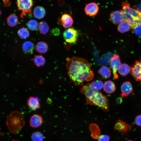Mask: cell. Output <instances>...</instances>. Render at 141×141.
<instances>
[{
	"label": "cell",
	"instance_id": "cell-1",
	"mask_svg": "<svg viewBox=\"0 0 141 141\" xmlns=\"http://www.w3.org/2000/svg\"><path fill=\"white\" fill-rule=\"evenodd\" d=\"M67 73L72 82L76 86H82L84 81L92 80L94 77L91 66L86 60L74 56L67 58Z\"/></svg>",
	"mask_w": 141,
	"mask_h": 141
},
{
	"label": "cell",
	"instance_id": "cell-2",
	"mask_svg": "<svg viewBox=\"0 0 141 141\" xmlns=\"http://www.w3.org/2000/svg\"><path fill=\"white\" fill-rule=\"evenodd\" d=\"M80 90L85 95L88 104L97 106L104 111H109V104L107 97L101 92L93 89L90 83L81 86Z\"/></svg>",
	"mask_w": 141,
	"mask_h": 141
},
{
	"label": "cell",
	"instance_id": "cell-3",
	"mask_svg": "<svg viewBox=\"0 0 141 141\" xmlns=\"http://www.w3.org/2000/svg\"><path fill=\"white\" fill-rule=\"evenodd\" d=\"M126 21L131 28L133 29L137 25L141 23V11L132 8L127 2H123L121 4Z\"/></svg>",
	"mask_w": 141,
	"mask_h": 141
},
{
	"label": "cell",
	"instance_id": "cell-4",
	"mask_svg": "<svg viewBox=\"0 0 141 141\" xmlns=\"http://www.w3.org/2000/svg\"><path fill=\"white\" fill-rule=\"evenodd\" d=\"M6 123L10 132L16 134L25 125L24 116L19 111H13L8 116Z\"/></svg>",
	"mask_w": 141,
	"mask_h": 141
},
{
	"label": "cell",
	"instance_id": "cell-5",
	"mask_svg": "<svg viewBox=\"0 0 141 141\" xmlns=\"http://www.w3.org/2000/svg\"><path fill=\"white\" fill-rule=\"evenodd\" d=\"M18 10L21 12L20 17L23 18L26 14L32 15V9L33 5V0H16Z\"/></svg>",
	"mask_w": 141,
	"mask_h": 141
},
{
	"label": "cell",
	"instance_id": "cell-6",
	"mask_svg": "<svg viewBox=\"0 0 141 141\" xmlns=\"http://www.w3.org/2000/svg\"><path fill=\"white\" fill-rule=\"evenodd\" d=\"M78 36V31L73 28L67 29L64 32L63 36L64 40L70 44L76 43Z\"/></svg>",
	"mask_w": 141,
	"mask_h": 141
},
{
	"label": "cell",
	"instance_id": "cell-7",
	"mask_svg": "<svg viewBox=\"0 0 141 141\" xmlns=\"http://www.w3.org/2000/svg\"><path fill=\"white\" fill-rule=\"evenodd\" d=\"M121 65L119 56L116 54L114 55L110 58V66L112 70L114 77L115 79L118 78V75L117 72Z\"/></svg>",
	"mask_w": 141,
	"mask_h": 141
},
{
	"label": "cell",
	"instance_id": "cell-8",
	"mask_svg": "<svg viewBox=\"0 0 141 141\" xmlns=\"http://www.w3.org/2000/svg\"><path fill=\"white\" fill-rule=\"evenodd\" d=\"M130 73L136 81H141V60L135 61L131 67Z\"/></svg>",
	"mask_w": 141,
	"mask_h": 141
},
{
	"label": "cell",
	"instance_id": "cell-9",
	"mask_svg": "<svg viewBox=\"0 0 141 141\" xmlns=\"http://www.w3.org/2000/svg\"><path fill=\"white\" fill-rule=\"evenodd\" d=\"M132 128L131 125L119 120L116 122L114 129V130L119 131L122 134L124 135L131 131Z\"/></svg>",
	"mask_w": 141,
	"mask_h": 141
},
{
	"label": "cell",
	"instance_id": "cell-10",
	"mask_svg": "<svg viewBox=\"0 0 141 141\" xmlns=\"http://www.w3.org/2000/svg\"><path fill=\"white\" fill-rule=\"evenodd\" d=\"M110 19L115 24H119L125 20V17L122 10L111 12L110 14Z\"/></svg>",
	"mask_w": 141,
	"mask_h": 141
},
{
	"label": "cell",
	"instance_id": "cell-11",
	"mask_svg": "<svg viewBox=\"0 0 141 141\" xmlns=\"http://www.w3.org/2000/svg\"><path fill=\"white\" fill-rule=\"evenodd\" d=\"M99 9V7L97 4L94 2H91L86 5L85 11L86 15L92 16L97 13Z\"/></svg>",
	"mask_w": 141,
	"mask_h": 141
},
{
	"label": "cell",
	"instance_id": "cell-12",
	"mask_svg": "<svg viewBox=\"0 0 141 141\" xmlns=\"http://www.w3.org/2000/svg\"><path fill=\"white\" fill-rule=\"evenodd\" d=\"M121 96L122 97H125L132 93L133 89L131 83L126 81L122 83L121 87Z\"/></svg>",
	"mask_w": 141,
	"mask_h": 141
},
{
	"label": "cell",
	"instance_id": "cell-13",
	"mask_svg": "<svg viewBox=\"0 0 141 141\" xmlns=\"http://www.w3.org/2000/svg\"><path fill=\"white\" fill-rule=\"evenodd\" d=\"M28 107L32 110L35 111L41 107L39 99L37 97L30 96L27 101Z\"/></svg>",
	"mask_w": 141,
	"mask_h": 141
},
{
	"label": "cell",
	"instance_id": "cell-14",
	"mask_svg": "<svg viewBox=\"0 0 141 141\" xmlns=\"http://www.w3.org/2000/svg\"><path fill=\"white\" fill-rule=\"evenodd\" d=\"M59 21L61 22L63 27L66 28H69L73 23V20L72 17L67 14H62Z\"/></svg>",
	"mask_w": 141,
	"mask_h": 141
},
{
	"label": "cell",
	"instance_id": "cell-15",
	"mask_svg": "<svg viewBox=\"0 0 141 141\" xmlns=\"http://www.w3.org/2000/svg\"><path fill=\"white\" fill-rule=\"evenodd\" d=\"M43 123V119L40 115L35 114L31 118L30 121V125L33 128H36L40 126Z\"/></svg>",
	"mask_w": 141,
	"mask_h": 141
},
{
	"label": "cell",
	"instance_id": "cell-16",
	"mask_svg": "<svg viewBox=\"0 0 141 141\" xmlns=\"http://www.w3.org/2000/svg\"><path fill=\"white\" fill-rule=\"evenodd\" d=\"M104 91L106 93L111 94L114 92L116 90V87L114 83L109 80L104 83L103 85Z\"/></svg>",
	"mask_w": 141,
	"mask_h": 141
},
{
	"label": "cell",
	"instance_id": "cell-17",
	"mask_svg": "<svg viewBox=\"0 0 141 141\" xmlns=\"http://www.w3.org/2000/svg\"><path fill=\"white\" fill-rule=\"evenodd\" d=\"M33 14L36 17L39 19H41L45 16L46 11L43 7L40 6H37L34 9Z\"/></svg>",
	"mask_w": 141,
	"mask_h": 141
},
{
	"label": "cell",
	"instance_id": "cell-18",
	"mask_svg": "<svg viewBox=\"0 0 141 141\" xmlns=\"http://www.w3.org/2000/svg\"><path fill=\"white\" fill-rule=\"evenodd\" d=\"M22 48L24 52L28 54H33L34 49L33 44L30 41L25 42L23 44Z\"/></svg>",
	"mask_w": 141,
	"mask_h": 141
},
{
	"label": "cell",
	"instance_id": "cell-19",
	"mask_svg": "<svg viewBox=\"0 0 141 141\" xmlns=\"http://www.w3.org/2000/svg\"><path fill=\"white\" fill-rule=\"evenodd\" d=\"M35 48L37 51L41 54L46 53L48 50V46L47 44L42 41L38 42Z\"/></svg>",
	"mask_w": 141,
	"mask_h": 141
},
{
	"label": "cell",
	"instance_id": "cell-20",
	"mask_svg": "<svg viewBox=\"0 0 141 141\" xmlns=\"http://www.w3.org/2000/svg\"><path fill=\"white\" fill-rule=\"evenodd\" d=\"M18 22V18L17 16L14 14H10L7 19V24L11 27H14L16 26Z\"/></svg>",
	"mask_w": 141,
	"mask_h": 141
},
{
	"label": "cell",
	"instance_id": "cell-21",
	"mask_svg": "<svg viewBox=\"0 0 141 141\" xmlns=\"http://www.w3.org/2000/svg\"><path fill=\"white\" fill-rule=\"evenodd\" d=\"M98 73L104 79H107L109 78L111 75V71L107 67L103 66L98 71Z\"/></svg>",
	"mask_w": 141,
	"mask_h": 141
},
{
	"label": "cell",
	"instance_id": "cell-22",
	"mask_svg": "<svg viewBox=\"0 0 141 141\" xmlns=\"http://www.w3.org/2000/svg\"><path fill=\"white\" fill-rule=\"evenodd\" d=\"M37 66L40 67L44 66L45 63V60L42 55H35L31 59Z\"/></svg>",
	"mask_w": 141,
	"mask_h": 141
},
{
	"label": "cell",
	"instance_id": "cell-23",
	"mask_svg": "<svg viewBox=\"0 0 141 141\" xmlns=\"http://www.w3.org/2000/svg\"><path fill=\"white\" fill-rule=\"evenodd\" d=\"M130 28V25L127 21L125 20L119 24L118 30L119 32L123 33L128 31Z\"/></svg>",
	"mask_w": 141,
	"mask_h": 141
},
{
	"label": "cell",
	"instance_id": "cell-24",
	"mask_svg": "<svg viewBox=\"0 0 141 141\" xmlns=\"http://www.w3.org/2000/svg\"><path fill=\"white\" fill-rule=\"evenodd\" d=\"M131 70V67L128 64L124 63L121 64L118 72L121 75L125 76L130 73Z\"/></svg>",
	"mask_w": 141,
	"mask_h": 141
},
{
	"label": "cell",
	"instance_id": "cell-25",
	"mask_svg": "<svg viewBox=\"0 0 141 141\" xmlns=\"http://www.w3.org/2000/svg\"><path fill=\"white\" fill-rule=\"evenodd\" d=\"M38 29L39 32L43 34H46L49 30L47 23L45 21L40 22L38 24Z\"/></svg>",
	"mask_w": 141,
	"mask_h": 141
},
{
	"label": "cell",
	"instance_id": "cell-26",
	"mask_svg": "<svg viewBox=\"0 0 141 141\" xmlns=\"http://www.w3.org/2000/svg\"><path fill=\"white\" fill-rule=\"evenodd\" d=\"M90 84L91 87L94 89L99 91L103 87V83L100 80H96L92 81Z\"/></svg>",
	"mask_w": 141,
	"mask_h": 141
},
{
	"label": "cell",
	"instance_id": "cell-27",
	"mask_svg": "<svg viewBox=\"0 0 141 141\" xmlns=\"http://www.w3.org/2000/svg\"><path fill=\"white\" fill-rule=\"evenodd\" d=\"M18 35L21 38L25 39L28 37L30 33L28 30L25 27L20 28L18 31Z\"/></svg>",
	"mask_w": 141,
	"mask_h": 141
},
{
	"label": "cell",
	"instance_id": "cell-28",
	"mask_svg": "<svg viewBox=\"0 0 141 141\" xmlns=\"http://www.w3.org/2000/svg\"><path fill=\"white\" fill-rule=\"evenodd\" d=\"M33 141H43L44 137L43 134L38 131L33 133L31 136Z\"/></svg>",
	"mask_w": 141,
	"mask_h": 141
},
{
	"label": "cell",
	"instance_id": "cell-29",
	"mask_svg": "<svg viewBox=\"0 0 141 141\" xmlns=\"http://www.w3.org/2000/svg\"><path fill=\"white\" fill-rule=\"evenodd\" d=\"M27 26L30 30L33 31L36 30L38 28V24L36 20L31 19L28 21Z\"/></svg>",
	"mask_w": 141,
	"mask_h": 141
},
{
	"label": "cell",
	"instance_id": "cell-30",
	"mask_svg": "<svg viewBox=\"0 0 141 141\" xmlns=\"http://www.w3.org/2000/svg\"><path fill=\"white\" fill-rule=\"evenodd\" d=\"M133 29L135 34L138 36L141 37V23L137 25Z\"/></svg>",
	"mask_w": 141,
	"mask_h": 141
},
{
	"label": "cell",
	"instance_id": "cell-31",
	"mask_svg": "<svg viewBox=\"0 0 141 141\" xmlns=\"http://www.w3.org/2000/svg\"><path fill=\"white\" fill-rule=\"evenodd\" d=\"M98 141H109V137L106 135H102L98 138Z\"/></svg>",
	"mask_w": 141,
	"mask_h": 141
},
{
	"label": "cell",
	"instance_id": "cell-32",
	"mask_svg": "<svg viewBox=\"0 0 141 141\" xmlns=\"http://www.w3.org/2000/svg\"><path fill=\"white\" fill-rule=\"evenodd\" d=\"M134 123L137 126L141 127V115L136 116L134 119Z\"/></svg>",
	"mask_w": 141,
	"mask_h": 141
},
{
	"label": "cell",
	"instance_id": "cell-33",
	"mask_svg": "<svg viewBox=\"0 0 141 141\" xmlns=\"http://www.w3.org/2000/svg\"><path fill=\"white\" fill-rule=\"evenodd\" d=\"M3 2V6L4 7H9L11 3L10 0H2Z\"/></svg>",
	"mask_w": 141,
	"mask_h": 141
},
{
	"label": "cell",
	"instance_id": "cell-34",
	"mask_svg": "<svg viewBox=\"0 0 141 141\" xmlns=\"http://www.w3.org/2000/svg\"><path fill=\"white\" fill-rule=\"evenodd\" d=\"M60 33L59 30L58 29H55L52 31L53 33L55 35H58Z\"/></svg>",
	"mask_w": 141,
	"mask_h": 141
},
{
	"label": "cell",
	"instance_id": "cell-35",
	"mask_svg": "<svg viewBox=\"0 0 141 141\" xmlns=\"http://www.w3.org/2000/svg\"><path fill=\"white\" fill-rule=\"evenodd\" d=\"M116 101L118 104H120L122 103V99L120 97H118L116 99Z\"/></svg>",
	"mask_w": 141,
	"mask_h": 141
},
{
	"label": "cell",
	"instance_id": "cell-36",
	"mask_svg": "<svg viewBox=\"0 0 141 141\" xmlns=\"http://www.w3.org/2000/svg\"><path fill=\"white\" fill-rule=\"evenodd\" d=\"M126 141H134L132 140H126Z\"/></svg>",
	"mask_w": 141,
	"mask_h": 141
},
{
	"label": "cell",
	"instance_id": "cell-37",
	"mask_svg": "<svg viewBox=\"0 0 141 141\" xmlns=\"http://www.w3.org/2000/svg\"><path fill=\"white\" fill-rule=\"evenodd\" d=\"M1 10H0V16H1Z\"/></svg>",
	"mask_w": 141,
	"mask_h": 141
}]
</instances>
